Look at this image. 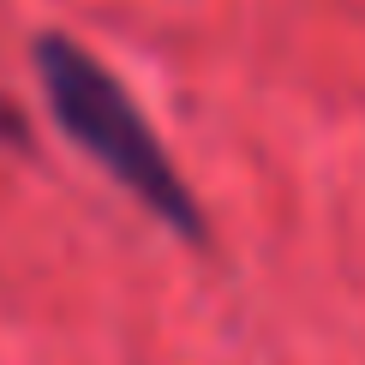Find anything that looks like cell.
Returning <instances> with one entry per match:
<instances>
[{"instance_id":"obj_1","label":"cell","mask_w":365,"mask_h":365,"mask_svg":"<svg viewBox=\"0 0 365 365\" xmlns=\"http://www.w3.org/2000/svg\"><path fill=\"white\" fill-rule=\"evenodd\" d=\"M36 78L48 90V108L60 120L72 144L84 150L96 168H108L156 222H168L174 234L204 240V210H197L192 186L180 180L174 156L162 150V138L150 132V120L138 114V102L126 96V84L114 78L90 48H78L72 36H36Z\"/></svg>"},{"instance_id":"obj_2","label":"cell","mask_w":365,"mask_h":365,"mask_svg":"<svg viewBox=\"0 0 365 365\" xmlns=\"http://www.w3.org/2000/svg\"><path fill=\"white\" fill-rule=\"evenodd\" d=\"M0 144H24V120H19V108H6V102H0Z\"/></svg>"}]
</instances>
